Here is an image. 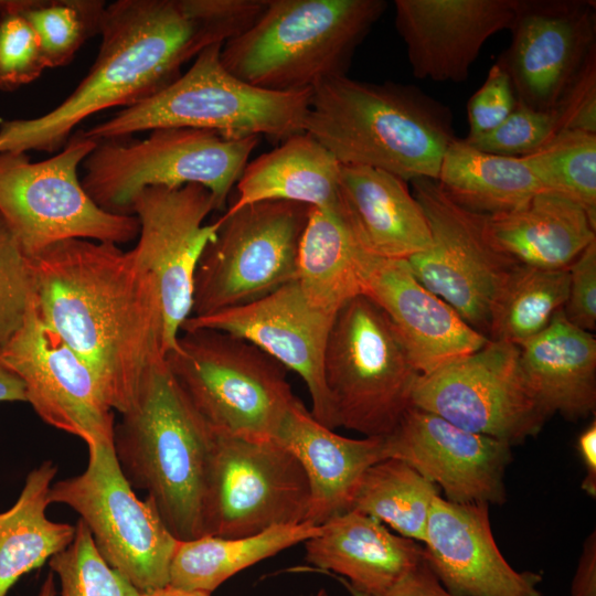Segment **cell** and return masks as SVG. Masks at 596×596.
Instances as JSON below:
<instances>
[{
	"instance_id": "484cf974",
	"label": "cell",
	"mask_w": 596,
	"mask_h": 596,
	"mask_svg": "<svg viewBox=\"0 0 596 596\" xmlns=\"http://www.w3.org/2000/svg\"><path fill=\"white\" fill-rule=\"evenodd\" d=\"M304 543L307 562L371 596H384L424 562L421 543L355 510L331 518Z\"/></svg>"
},
{
	"instance_id": "30bf717a",
	"label": "cell",
	"mask_w": 596,
	"mask_h": 596,
	"mask_svg": "<svg viewBox=\"0 0 596 596\" xmlns=\"http://www.w3.org/2000/svg\"><path fill=\"white\" fill-rule=\"evenodd\" d=\"M97 143L78 129L42 161L24 152H0V216L30 258L65 240L118 245L138 237L135 215L103 210L82 185L78 167Z\"/></svg>"
},
{
	"instance_id": "c3c4849f",
	"label": "cell",
	"mask_w": 596,
	"mask_h": 596,
	"mask_svg": "<svg viewBox=\"0 0 596 596\" xmlns=\"http://www.w3.org/2000/svg\"><path fill=\"white\" fill-rule=\"evenodd\" d=\"M0 402H26L23 382L0 364Z\"/></svg>"
},
{
	"instance_id": "f907efd6",
	"label": "cell",
	"mask_w": 596,
	"mask_h": 596,
	"mask_svg": "<svg viewBox=\"0 0 596 596\" xmlns=\"http://www.w3.org/2000/svg\"><path fill=\"white\" fill-rule=\"evenodd\" d=\"M55 594L54 575L50 572L40 588L39 596H55Z\"/></svg>"
},
{
	"instance_id": "ba28073f",
	"label": "cell",
	"mask_w": 596,
	"mask_h": 596,
	"mask_svg": "<svg viewBox=\"0 0 596 596\" xmlns=\"http://www.w3.org/2000/svg\"><path fill=\"white\" fill-rule=\"evenodd\" d=\"M259 137L226 139L214 131L160 128L140 140L98 141L83 161L82 185L103 210L131 215L135 196L143 189L205 188L215 210H226L227 199L241 178Z\"/></svg>"
},
{
	"instance_id": "e0dca14e",
	"label": "cell",
	"mask_w": 596,
	"mask_h": 596,
	"mask_svg": "<svg viewBox=\"0 0 596 596\" xmlns=\"http://www.w3.org/2000/svg\"><path fill=\"white\" fill-rule=\"evenodd\" d=\"M0 364L23 382L26 402L44 423L87 447L114 445L115 411L87 364L42 320L35 297L0 350Z\"/></svg>"
},
{
	"instance_id": "f35d334b",
	"label": "cell",
	"mask_w": 596,
	"mask_h": 596,
	"mask_svg": "<svg viewBox=\"0 0 596 596\" xmlns=\"http://www.w3.org/2000/svg\"><path fill=\"white\" fill-rule=\"evenodd\" d=\"M34 297L31 258L0 216V350L23 324Z\"/></svg>"
},
{
	"instance_id": "44dd1931",
	"label": "cell",
	"mask_w": 596,
	"mask_h": 596,
	"mask_svg": "<svg viewBox=\"0 0 596 596\" xmlns=\"http://www.w3.org/2000/svg\"><path fill=\"white\" fill-rule=\"evenodd\" d=\"M361 288L362 295L384 312L421 375L469 355L489 342L419 283L406 259H383L365 253Z\"/></svg>"
},
{
	"instance_id": "60d3db41",
	"label": "cell",
	"mask_w": 596,
	"mask_h": 596,
	"mask_svg": "<svg viewBox=\"0 0 596 596\" xmlns=\"http://www.w3.org/2000/svg\"><path fill=\"white\" fill-rule=\"evenodd\" d=\"M47 68L40 40L19 13L0 10V91L32 83Z\"/></svg>"
},
{
	"instance_id": "3957f363",
	"label": "cell",
	"mask_w": 596,
	"mask_h": 596,
	"mask_svg": "<svg viewBox=\"0 0 596 596\" xmlns=\"http://www.w3.org/2000/svg\"><path fill=\"white\" fill-rule=\"evenodd\" d=\"M120 416L114 450L130 486L148 493L177 540L205 536L215 435L164 356L149 364L131 406Z\"/></svg>"
},
{
	"instance_id": "d590c367",
	"label": "cell",
	"mask_w": 596,
	"mask_h": 596,
	"mask_svg": "<svg viewBox=\"0 0 596 596\" xmlns=\"http://www.w3.org/2000/svg\"><path fill=\"white\" fill-rule=\"evenodd\" d=\"M105 8L102 0H0V10L19 13L33 28L47 68L70 64L99 34Z\"/></svg>"
},
{
	"instance_id": "f6af8a7d",
	"label": "cell",
	"mask_w": 596,
	"mask_h": 596,
	"mask_svg": "<svg viewBox=\"0 0 596 596\" xmlns=\"http://www.w3.org/2000/svg\"><path fill=\"white\" fill-rule=\"evenodd\" d=\"M384 596H456L443 587L424 562Z\"/></svg>"
},
{
	"instance_id": "7a4b0ae2",
	"label": "cell",
	"mask_w": 596,
	"mask_h": 596,
	"mask_svg": "<svg viewBox=\"0 0 596 596\" xmlns=\"http://www.w3.org/2000/svg\"><path fill=\"white\" fill-rule=\"evenodd\" d=\"M42 320L95 374L110 407L132 404L162 351V321L151 276L132 249L88 240L54 243L31 258Z\"/></svg>"
},
{
	"instance_id": "4316f807",
	"label": "cell",
	"mask_w": 596,
	"mask_h": 596,
	"mask_svg": "<svg viewBox=\"0 0 596 596\" xmlns=\"http://www.w3.org/2000/svg\"><path fill=\"white\" fill-rule=\"evenodd\" d=\"M487 236L514 263L543 269H564L596 241V221L570 198L542 191L523 205L487 214Z\"/></svg>"
},
{
	"instance_id": "7dc6e473",
	"label": "cell",
	"mask_w": 596,
	"mask_h": 596,
	"mask_svg": "<svg viewBox=\"0 0 596 596\" xmlns=\"http://www.w3.org/2000/svg\"><path fill=\"white\" fill-rule=\"evenodd\" d=\"M585 477L582 489L589 497H596V422L595 419L579 434L576 441Z\"/></svg>"
},
{
	"instance_id": "5bb4252c",
	"label": "cell",
	"mask_w": 596,
	"mask_h": 596,
	"mask_svg": "<svg viewBox=\"0 0 596 596\" xmlns=\"http://www.w3.org/2000/svg\"><path fill=\"white\" fill-rule=\"evenodd\" d=\"M214 435L206 535L244 538L307 522L309 482L290 450L275 438Z\"/></svg>"
},
{
	"instance_id": "ffe728a7",
	"label": "cell",
	"mask_w": 596,
	"mask_h": 596,
	"mask_svg": "<svg viewBox=\"0 0 596 596\" xmlns=\"http://www.w3.org/2000/svg\"><path fill=\"white\" fill-rule=\"evenodd\" d=\"M333 320L334 317L312 308L294 280L251 302L190 317L181 331L219 330L256 345L302 379L311 398V415L334 429L323 377L324 351Z\"/></svg>"
},
{
	"instance_id": "52a82bcc",
	"label": "cell",
	"mask_w": 596,
	"mask_h": 596,
	"mask_svg": "<svg viewBox=\"0 0 596 596\" xmlns=\"http://www.w3.org/2000/svg\"><path fill=\"white\" fill-rule=\"evenodd\" d=\"M164 360L215 433L273 439L297 398L281 364L256 345L223 331L182 330Z\"/></svg>"
},
{
	"instance_id": "6da1fadb",
	"label": "cell",
	"mask_w": 596,
	"mask_h": 596,
	"mask_svg": "<svg viewBox=\"0 0 596 596\" xmlns=\"http://www.w3.org/2000/svg\"><path fill=\"white\" fill-rule=\"evenodd\" d=\"M266 0H117L103 13L98 54L55 108L0 120V152L60 151L88 117L157 94L209 45L248 29Z\"/></svg>"
},
{
	"instance_id": "f5cc1de1",
	"label": "cell",
	"mask_w": 596,
	"mask_h": 596,
	"mask_svg": "<svg viewBox=\"0 0 596 596\" xmlns=\"http://www.w3.org/2000/svg\"><path fill=\"white\" fill-rule=\"evenodd\" d=\"M316 596H328L327 592L324 589H320Z\"/></svg>"
},
{
	"instance_id": "e575fe53",
	"label": "cell",
	"mask_w": 596,
	"mask_h": 596,
	"mask_svg": "<svg viewBox=\"0 0 596 596\" xmlns=\"http://www.w3.org/2000/svg\"><path fill=\"white\" fill-rule=\"evenodd\" d=\"M439 494V489L408 464L386 458L365 471L350 510L422 544L433 501Z\"/></svg>"
},
{
	"instance_id": "4dcf8cb0",
	"label": "cell",
	"mask_w": 596,
	"mask_h": 596,
	"mask_svg": "<svg viewBox=\"0 0 596 596\" xmlns=\"http://www.w3.org/2000/svg\"><path fill=\"white\" fill-rule=\"evenodd\" d=\"M436 181L461 206L488 215L514 210L547 191L525 156L482 152L458 138L447 147Z\"/></svg>"
},
{
	"instance_id": "8992f818",
	"label": "cell",
	"mask_w": 596,
	"mask_h": 596,
	"mask_svg": "<svg viewBox=\"0 0 596 596\" xmlns=\"http://www.w3.org/2000/svg\"><path fill=\"white\" fill-rule=\"evenodd\" d=\"M222 45H209L170 85L83 129L84 135L98 142L160 128H193L226 139L266 136L284 141L304 132L311 89L274 92L249 85L224 67Z\"/></svg>"
},
{
	"instance_id": "816d5d0a",
	"label": "cell",
	"mask_w": 596,
	"mask_h": 596,
	"mask_svg": "<svg viewBox=\"0 0 596 596\" xmlns=\"http://www.w3.org/2000/svg\"><path fill=\"white\" fill-rule=\"evenodd\" d=\"M343 583H344V585L347 586V588L349 589L351 596H371V595H369V594H366V593H363V592H361V590H359V589L353 588L352 586H350V585H349L347 582H344V581H343Z\"/></svg>"
},
{
	"instance_id": "681fc988",
	"label": "cell",
	"mask_w": 596,
	"mask_h": 596,
	"mask_svg": "<svg viewBox=\"0 0 596 596\" xmlns=\"http://www.w3.org/2000/svg\"><path fill=\"white\" fill-rule=\"evenodd\" d=\"M140 596H211V594L206 592L188 590L167 585L164 587L157 588L150 592L140 593Z\"/></svg>"
},
{
	"instance_id": "1f68e13d",
	"label": "cell",
	"mask_w": 596,
	"mask_h": 596,
	"mask_svg": "<svg viewBox=\"0 0 596 596\" xmlns=\"http://www.w3.org/2000/svg\"><path fill=\"white\" fill-rule=\"evenodd\" d=\"M56 472L51 460L32 469L14 504L0 513V596L74 539L75 525L53 522L45 514Z\"/></svg>"
},
{
	"instance_id": "836d02e7",
	"label": "cell",
	"mask_w": 596,
	"mask_h": 596,
	"mask_svg": "<svg viewBox=\"0 0 596 596\" xmlns=\"http://www.w3.org/2000/svg\"><path fill=\"white\" fill-rule=\"evenodd\" d=\"M568 285V268L514 265L493 298L488 339L519 347L541 333L563 309Z\"/></svg>"
},
{
	"instance_id": "74e56055",
	"label": "cell",
	"mask_w": 596,
	"mask_h": 596,
	"mask_svg": "<svg viewBox=\"0 0 596 596\" xmlns=\"http://www.w3.org/2000/svg\"><path fill=\"white\" fill-rule=\"evenodd\" d=\"M61 582V596H140V592L110 567L79 519L71 544L49 560Z\"/></svg>"
},
{
	"instance_id": "f1b7e54d",
	"label": "cell",
	"mask_w": 596,
	"mask_h": 596,
	"mask_svg": "<svg viewBox=\"0 0 596 596\" xmlns=\"http://www.w3.org/2000/svg\"><path fill=\"white\" fill-rule=\"evenodd\" d=\"M341 166L309 134L294 135L246 164L236 183V199L225 212L264 201H289L338 211Z\"/></svg>"
},
{
	"instance_id": "83f0119b",
	"label": "cell",
	"mask_w": 596,
	"mask_h": 596,
	"mask_svg": "<svg viewBox=\"0 0 596 596\" xmlns=\"http://www.w3.org/2000/svg\"><path fill=\"white\" fill-rule=\"evenodd\" d=\"M525 381L551 416L586 418L596 408V339L557 311L538 336L519 345Z\"/></svg>"
},
{
	"instance_id": "5b68a950",
	"label": "cell",
	"mask_w": 596,
	"mask_h": 596,
	"mask_svg": "<svg viewBox=\"0 0 596 596\" xmlns=\"http://www.w3.org/2000/svg\"><path fill=\"white\" fill-rule=\"evenodd\" d=\"M387 6L385 0H266L260 17L223 43L221 62L263 89H311L348 74L358 46Z\"/></svg>"
},
{
	"instance_id": "8fae6325",
	"label": "cell",
	"mask_w": 596,
	"mask_h": 596,
	"mask_svg": "<svg viewBox=\"0 0 596 596\" xmlns=\"http://www.w3.org/2000/svg\"><path fill=\"white\" fill-rule=\"evenodd\" d=\"M309 211L301 203L264 201L217 219L195 272L190 317L251 302L296 280Z\"/></svg>"
},
{
	"instance_id": "2e32d148",
	"label": "cell",
	"mask_w": 596,
	"mask_h": 596,
	"mask_svg": "<svg viewBox=\"0 0 596 596\" xmlns=\"http://www.w3.org/2000/svg\"><path fill=\"white\" fill-rule=\"evenodd\" d=\"M213 210L212 194L198 184L147 188L132 201L131 215L139 221V234L131 249L156 286L164 355L174 348L192 313L198 264L219 228L217 220L204 223Z\"/></svg>"
},
{
	"instance_id": "d6a6232c",
	"label": "cell",
	"mask_w": 596,
	"mask_h": 596,
	"mask_svg": "<svg viewBox=\"0 0 596 596\" xmlns=\"http://www.w3.org/2000/svg\"><path fill=\"white\" fill-rule=\"evenodd\" d=\"M320 532L321 525L302 522L244 538L205 535L179 541L170 564L169 585L211 594L241 571Z\"/></svg>"
},
{
	"instance_id": "f546056e",
	"label": "cell",
	"mask_w": 596,
	"mask_h": 596,
	"mask_svg": "<svg viewBox=\"0 0 596 596\" xmlns=\"http://www.w3.org/2000/svg\"><path fill=\"white\" fill-rule=\"evenodd\" d=\"M362 249L339 210L310 207L297 260L296 281L308 304L336 317L362 295Z\"/></svg>"
},
{
	"instance_id": "7c38bea8",
	"label": "cell",
	"mask_w": 596,
	"mask_h": 596,
	"mask_svg": "<svg viewBox=\"0 0 596 596\" xmlns=\"http://www.w3.org/2000/svg\"><path fill=\"white\" fill-rule=\"evenodd\" d=\"M49 502L77 512L102 557L140 593L169 585L179 540L152 502L137 498L114 445L88 447L85 471L52 485Z\"/></svg>"
},
{
	"instance_id": "7bdbcfd3",
	"label": "cell",
	"mask_w": 596,
	"mask_h": 596,
	"mask_svg": "<svg viewBox=\"0 0 596 596\" xmlns=\"http://www.w3.org/2000/svg\"><path fill=\"white\" fill-rule=\"evenodd\" d=\"M570 285L563 313L574 326L595 331L596 328V241L590 243L570 265Z\"/></svg>"
},
{
	"instance_id": "9a60e30c",
	"label": "cell",
	"mask_w": 596,
	"mask_h": 596,
	"mask_svg": "<svg viewBox=\"0 0 596 596\" xmlns=\"http://www.w3.org/2000/svg\"><path fill=\"white\" fill-rule=\"evenodd\" d=\"M411 183L432 243L407 263L419 283L488 338L493 298L517 263L489 241L487 214L461 206L434 179L418 178Z\"/></svg>"
},
{
	"instance_id": "4fadbf2b",
	"label": "cell",
	"mask_w": 596,
	"mask_h": 596,
	"mask_svg": "<svg viewBox=\"0 0 596 596\" xmlns=\"http://www.w3.org/2000/svg\"><path fill=\"white\" fill-rule=\"evenodd\" d=\"M412 406L511 446L539 434L550 417L525 381L519 347L491 340L419 375Z\"/></svg>"
},
{
	"instance_id": "d4e9b609",
	"label": "cell",
	"mask_w": 596,
	"mask_h": 596,
	"mask_svg": "<svg viewBox=\"0 0 596 596\" xmlns=\"http://www.w3.org/2000/svg\"><path fill=\"white\" fill-rule=\"evenodd\" d=\"M339 213L368 254L408 259L429 248L426 216L407 182L364 166H341Z\"/></svg>"
},
{
	"instance_id": "cb8c5ba5",
	"label": "cell",
	"mask_w": 596,
	"mask_h": 596,
	"mask_svg": "<svg viewBox=\"0 0 596 596\" xmlns=\"http://www.w3.org/2000/svg\"><path fill=\"white\" fill-rule=\"evenodd\" d=\"M275 439L294 454L307 476V522L313 525L349 511L365 471L386 459L384 438L341 436L315 419L298 397Z\"/></svg>"
},
{
	"instance_id": "7402d4cb",
	"label": "cell",
	"mask_w": 596,
	"mask_h": 596,
	"mask_svg": "<svg viewBox=\"0 0 596 596\" xmlns=\"http://www.w3.org/2000/svg\"><path fill=\"white\" fill-rule=\"evenodd\" d=\"M422 545L426 564L453 595L542 596L541 574L514 570L500 552L487 504L437 496Z\"/></svg>"
},
{
	"instance_id": "603a6c76",
	"label": "cell",
	"mask_w": 596,
	"mask_h": 596,
	"mask_svg": "<svg viewBox=\"0 0 596 596\" xmlns=\"http://www.w3.org/2000/svg\"><path fill=\"white\" fill-rule=\"evenodd\" d=\"M517 0H395V28L414 77L461 83L493 34L510 30Z\"/></svg>"
},
{
	"instance_id": "9c48e42d",
	"label": "cell",
	"mask_w": 596,
	"mask_h": 596,
	"mask_svg": "<svg viewBox=\"0 0 596 596\" xmlns=\"http://www.w3.org/2000/svg\"><path fill=\"white\" fill-rule=\"evenodd\" d=\"M421 374L384 312L359 295L332 322L323 377L334 426L365 437L389 436L412 407Z\"/></svg>"
},
{
	"instance_id": "b9f144b4",
	"label": "cell",
	"mask_w": 596,
	"mask_h": 596,
	"mask_svg": "<svg viewBox=\"0 0 596 596\" xmlns=\"http://www.w3.org/2000/svg\"><path fill=\"white\" fill-rule=\"evenodd\" d=\"M517 97L504 70L494 63L481 85L467 103L469 132L466 140L476 139L502 124L513 111Z\"/></svg>"
},
{
	"instance_id": "d6986e66",
	"label": "cell",
	"mask_w": 596,
	"mask_h": 596,
	"mask_svg": "<svg viewBox=\"0 0 596 596\" xmlns=\"http://www.w3.org/2000/svg\"><path fill=\"white\" fill-rule=\"evenodd\" d=\"M385 457L413 467L455 503L502 504L504 476L512 460L505 441L462 429L423 409L409 407L384 437Z\"/></svg>"
},
{
	"instance_id": "ac0fdd59",
	"label": "cell",
	"mask_w": 596,
	"mask_h": 596,
	"mask_svg": "<svg viewBox=\"0 0 596 596\" xmlns=\"http://www.w3.org/2000/svg\"><path fill=\"white\" fill-rule=\"evenodd\" d=\"M509 46L497 64L508 74L517 102L553 110L596 53L592 0H517Z\"/></svg>"
},
{
	"instance_id": "ab89813d",
	"label": "cell",
	"mask_w": 596,
	"mask_h": 596,
	"mask_svg": "<svg viewBox=\"0 0 596 596\" xmlns=\"http://www.w3.org/2000/svg\"><path fill=\"white\" fill-rule=\"evenodd\" d=\"M560 130L555 110H538L517 102L513 111L497 128L476 139L464 140L482 152L524 157L535 152Z\"/></svg>"
},
{
	"instance_id": "277c9868",
	"label": "cell",
	"mask_w": 596,
	"mask_h": 596,
	"mask_svg": "<svg viewBox=\"0 0 596 596\" xmlns=\"http://www.w3.org/2000/svg\"><path fill=\"white\" fill-rule=\"evenodd\" d=\"M304 130L341 164L380 169L405 182L437 180L456 138L451 110L418 87L348 75L311 88Z\"/></svg>"
},
{
	"instance_id": "bcb514c9",
	"label": "cell",
	"mask_w": 596,
	"mask_h": 596,
	"mask_svg": "<svg viewBox=\"0 0 596 596\" xmlns=\"http://www.w3.org/2000/svg\"><path fill=\"white\" fill-rule=\"evenodd\" d=\"M571 596H596V534L585 540L571 585Z\"/></svg>"
},
{
	"instance_id": "ee69618b",
	"label": "cell",
	"mask_w": 596,
	"mask_h": 596,
	"mask_svg": "<svg viewBox=\"0 0 596 596\" xmlns=\"http://www.w3.org/2000/svg\"><path fill=\"white\" fill-rule=\"evenodd\" d=\"M555 110L560 129L596 134V53L568 87Z\"/></svg>"
},
{
	"instance_id": "8d00e7d4",
	"label": "cell",
	"mask_w": 596,
	"mask_h": 596,
	"mask_svg": "<svg viewBox=\"0 0 596 596\" xmlns=\"http://www.w3.org/2000/svg\"><path fill=\"white\" fill-rule=\"evenodd\" d=\"M545 190L581 204L596 221V134L563 129L525 156Z\"/></svg>"
}]
</instances>
